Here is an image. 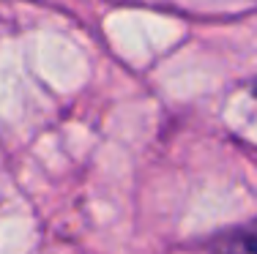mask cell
Masks as SVG:
<instances>
[{
  "label": "cell",
  "instance_id": "6da1fadb",
  "mask_svg": "<svg viewBox=\"0 0 257 254\" xmlns=\"http://www.w3.org/2000/svg\"><path fill=\"white\" fill-rule=\"evenodd\" d=\"M238 246L246 254H257V219L238 232Z\"/></svg>",
  "mask_w": 257,
  "mask_h": 254
}]
</instances>
